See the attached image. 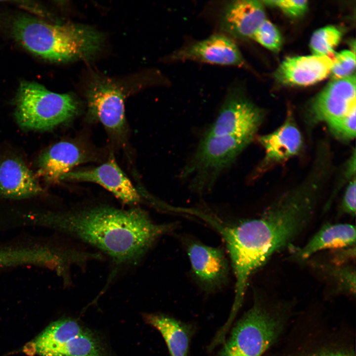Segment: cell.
<instances>
[{"mask_svg":"<svg viewBox=\"0 0 356 356\" xmlns=\"http://www.w3.org/2000/svg\"><path fill=\"white\" fill-rule=\"evenodd\" d=\"M327 180L312 169L299 185L276 199L258 218L228 223L218 216L209 225L225 242L235 278L234 303H243L251 276L292 243L312 219Z\"/></svg>","mask_w":356,"mask_h":356,"instance_id":"6da1fadb","label":"cell"},{"mask_svg":"<svg viewBox=\"0 0 356 356\" xmlns=\"http://www.w3.org/2000/svg\"><path fill=\"white\" fill-rule=\"evenodd\" d=\"M23 220L68 235L100 250L116 264L138 261L174 223H158L139 208L108 206L64 212L29 214Z\"/></svg>","mask_w":356,"mask_h":356,"instance_id":"7a4b0ae2","label":"cell"},{"mask_svg":"<svg viewBox=\"0 0 356 356\" xmlns=\"http://www.w3.org/2000/svg\"><path fill=\"white\" fill-rule=\"evenodd\" d=\"M12 34L25 49L54 62L84 59L93 55L103 43V35L94 29L74 24H53L32 16H16Z\"/></svg>","mask_w":356,"mask_h":356,"instance_id":"3957f363","label":"cell"},{"mask_svg":"<svg viewBox=\"0 0 356 356\" xmlns=\"http://www.w3.org/2000/svg\"><path fill=\"white\" fill-rule=\"evenodd\" d=\"M250 142L230 135L203 134L180 172V178L198 195L209 193Z\"/></svg>","mask_w":356,"mask_h":356,"instance_id":"277c9868","label":"cell"},{"mask_svg":"<svg viewBox=\"0 0 356 356\" xmlns=\"http://www.w3.org/2000/svg\"><path fill=\"white\" fill-rule=\"evenodd\" d=\"M15 116L19 125L27 129L47 130L72 118L78 103L68 93H57L38 83L24 81L16 99Z\"/></svg>","mask_w":356,"mask_h":356,"instance_id":"5b68a950","label":"cell"},{"mask_svg":"<svg viewBox=\"0 0 356 356\" xmlns=\"http://www.w3.org/2000/svg\"><path fill=\"white\" fill-rule=\"evenodd\" d=\"M276 325L257 304L232 328L216 356H261L272 343Z\"/></svg>","mask_w":356,"mask_h":356,"instance_id":"8992f818","label":"cell"},{"mask_svg":"<svg viewBox=\"0 0 356 356\" xmlns=\"http://www.w3.org/2000/svg\"><path fill=\"white\" fill-rule=\"evenodd\" d=\"M262 110L238 91H230L204 134L230 135L251 142L263 120Z\"/></svg>","mask_w":356,"mask_h":356,"instance_id":"52a82bcc","label":"cell"},{"mask_svg":"<svg viewBox=\"0 0 356 356\" xmlns=\"http://www.w3.org/2000/svg\"><path fill=\"white\" fill-rule=\"evenodd\" d=\"M186 251L193 276L203 291L214 293L227 285L230 269L223 249L190 240Z\"/></svg>","mask_w":356,"mask_h":356,"instance_id":"ba28073f","label":"cell"},{"mask_svg":"<svg viewBox=\"0 0 356 356\" xmlns=\"http://www.w3.org/2000/svg\"><path fill=\"white\" fill-rule=\"evenodd\" d=\"M88 114L100 122L108 130L121 132L125 124L124 94L111 81L102 78L94 79L87 93Z\"/></svg>","mask_w":356,"mask_h":356,"instance_id":"9c48e42d","label":"cell"},{"mask_svg":"<svg viewBox=\"0 0 356 356\" xmlns=\"http://www.w3.org/2000/svg\"><path fill=\"white\" fill-rule=\"evenodd\" d=\"M173 61H195L209 64L242 67L245 61L233 39L223 34L213 35L174 51Z\"/></svg>","mask_w":356,"mask_h":356,"instance_id":"30bf717a","label":"cell"},{"mask_svg":"<svg viewBox=\"0 0 356 356\" xmlns=\"http://www.w3.org/2000/svg\"><path fill=\"white\" fill-rule=\"evenodd\" d=\"M356 105V76L333 80L313 100L310 109L312 123L325 122L346 115Z\"/></svg>","mask_w":356,"mask_h":356,"instance_id":"8fae6325","label":"cell"},{"mask_svg":"<svg viewBox=\"0 0 356 356\" xmlns=\"http://www.w3.org/2000/svg\"><path fill=\"white\" fill-rule=\"evenodd\" d=\"M62 180L97 183L127 204L135 205L140 201L139 193L119 167L112 155H110L108 160L103 164L91 169L71 171L65 175Z\"/></svg>","mask_w":356,"mask_h":356,"instance_id":"7c38bea8","label":"cell"},{"mask_svg":"<svg viewBox=\"0 0 356 356\" xmlns=\"http://www.w3.org/2000/svg\"><path fill=\"white\" fill-rule=\"evenodd\" d=\"M266 19L262 1L234 0L224 7L220 19V28L222 34L233 40L252 38Z\"/></svg>","mask_w":356,"mask_h":356,"instance_id":"4fadbf2b","label":"cell"},{"mask_svg":"<svg viewBox=\"0 0 356 356\" xmlns=\"http://www.w3.org/2000/svg\"><path fill=\"white\" fill-rule=\"evenodd\" d=\"M332 62L330 56L312 54L288 57L278 67L275 76L284 85L309 86L330 75Z\"/></svg>","mask_w":356,"mask_h":356,"instance_id":"5bb4252c","label":"cell"},{"mask_svg":"<svg viewBox=\"0 0 356 356\" xmlns=\"http://www.w3.org/2000/svg\"><path fill=\"white\" fill-rule=\"evenodd\" d=\"M258 141L265 150L263 167L284 161L297 155L303 145L302 134L290 117L273 132L259 136Z\"/></svg>","mask_w":356,"mask_h":356,"instance_id":"9a60e30c","label":"cell"},{"mask_svg":"<svg viewBox=\"0 0 356 356\" xmlns=\"http://www.w3.org/2000/svg\"><path fill=\"white\" fill-rule=\"evenodd\" d=\"M42 192L34 175L20 160L9 158L0 164V196L21 199Z\"/></svg>","mask_w":356,"mask_h":356,"instance_id":"2e32d148","label":"cell"},{"mask_svg":"<svg viewBox=\"0 0 356 356\" xmlns=\"http://www.w3.org/2000/svg\"><path fill=\"white\" fill-rule=\"evenodd\" d=\"M144 321L157 329L166 342L170 356H189L195 325L163 313H144Z\"/></svg>","mask_w":356,"mask_h":356,"instance_id":"e0dca14e","label":"cell"},{"mask_svg":"<svg viewBox=\"0 0 356 356\" xmlns=\"http://www.w3.org/2000/svg\"><path fill=\"white\" fill-rule=\"evenodd\" d=\"M85 159L84 154L76 144L68 141L59 142L40 157L38 174L47 182L56 183Z\"/></svg>","mask_w":356,"mask_h":356,"instance_id":"ac0fdd59","label":"cell"},{"mask_svg":"<svg viewBox=\"0 0 356 356\" xmlns=\"http://www.w3.org/2000/svg\"><path fill=\"white\" fill-rule=\"evenodd\" d=\"M356 228L349 223H327L321 227L301 248L293 247L292 258L305 261L316 252L325 249H338L355 246Z\"/></svg>","mask_w":356,"mask_h":356,"instance_id":"d6986e66","label":"cell"},{"mask_svg":"<svg viewBox=\"0 0 356 356\" xmlns=\"http://www.w3.org/2000/svg\"><path fill=\"white\" fill-rule=\"evenodd\" d=\"M84 331L80 324L74 320H59L50 324L31 344L39 355L50 356L68 341Z\"/></svg>","mask_w":356,"mask_h":356,"instance_id":"ffe728a7","label":"cell"},{"mask_svg":"<svg viewBox=\"0 0 356 356\" xmlns=\"http://www.w3.org/2000/svg\"><path fill=\"white\" fill-rule=\"evenodd\" d=\"M50 356H107L99 341L84 331L56 350Z\"/></svg>","mask_w":356,"mask_h":356,"instance_id":"44dd1931","label":"cell"},{"mask_svg":"<svg viewBox=\"0 0 356 356\" xmlns=\"http://www.w3.org/2000/svg\"><path fill=\"white\" fill-rule=\"evenodd\" d=\"M342 34L333 26H328L316 30L312 34L310 46L313 55L330 56L339 44Z\"/></svg>","mask_w":356,"mask_h":356,"instance_id":"7402d4cb","label":"cell"},{"mask_svg":"<svg viewBox=\"0 0 356 356\" xmlns=\"http://www.w3.org/2000/svg\"><path fill=\"white\" fill-rule=\"evenodd\" d=\"M321 269L337 285L355 293L356 289L355 270L350 266L333 264L321 265Z\"/></svg>","mask_w":356,"mask_h":356,"instance_id":"603a6c76","label":"cell"},{"mask_svg":"<svg viewBox=\"0 0 356 356\" xmlns=\"http://www.w3.org/2000/svg\"><path fill=\"white\" fill-rule=\"evenodd\" d=\"M252 38L274 52L278 51L281 47L282 40L280 33L274 25L267 19L259 27Z\"/></svg>","mask_w":356,"mask_h":356,"instance_id":"cb8c5ba5","label":"cell"},{"mask_svg":"<svg viewBox=\"0 0 356 356\" xmlns=\"http://www.w3.org/2000/svg\"><path fill=\"white\" fill-rule=\"evenodd\" d=\"M356 112L354 109L348 114L326 122L332 134L343 140H352L356 136Z\"/></svg>","mask_w":356,"mask_h":356,"instance_id":"d4e9b609","label":"cell"},{"mask_svg":"<svg viewBox=\"0 0 356 356\" xmlns=\"http://www.w3.org/2000/svg\"><path fill=\"white\" fill-rule=\"evenodd\" d=\"M355 68V52L344 50L337 53L333 58L330 75L333 80L345 78L353 75Z\"/></svg>","mask_w":356,"mask_h":356,"instance_id":"484cf974","label":"cell"},{"mask_svg":"<svg viewBox=\"0 0 356 356\" xmlns=\"http://www.w3.org/2000/svg\"><path fill=\"white\" fill-rule=\"evenodd\" d=\"M263 4L279 8L285 13L293 17L303 15L308 6L307 0H264Z\"/></svg>","mask_w":356,"mask_h":356,"instance_id":"4316f807","label":"cell"},{"mask_svg":"<svg viewBox=\"0 0 356 356\" xmlns=\"http://www.w3.org/2000/svg\"><path fill=\"white\" fill-rule=\"evenodd\" d=\"M356 177L350 181L345 191L341 209L344 214L355 216L356 214Z\"/></svg>","mask_w":356,"mask_h":356,"instance_id":"83f0119b","label":"cell"},{"mask_svg":"<svg viewBox=\"0 0 356 356\" xmlns=\"http://www.w3.org/2000/svg\"><path fill=\"white\" fill-rule=\"evenodd\" d=\"M318 356H350L348 355L345 354L343 353H334V354H326V355H320Z\"/></svg>","mask_w":356,"mask_h":356,"instance_id":"f1b7e54d","label":"cell"}]
</instances>
